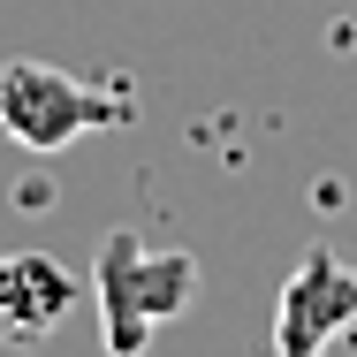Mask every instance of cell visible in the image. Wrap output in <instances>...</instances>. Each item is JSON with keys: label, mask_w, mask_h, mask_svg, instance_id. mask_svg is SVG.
I'll use <instances>...</instances> for the list:
<instances>
[{"label": "cell", "mask_w": 357, "mask_h": 357, "mask_svg": "<svg viewBox=\"0 0 357 357\" xmlns=\"http://www.w3.org/2000/svg\"><path fill=\"white\" fill-rule=\"evenodd\" d=\"M99 319H107V357H144L152 327H167L175 312H190L198 296V259L190 251H152L130 228H114L99 243Z\"/></svg>", "instance_id": "1"}, {"label": "cell", "mask_w": 357, "mask_h": 357, "mask_svg": "<svg viewBox=\"0 0 357 357\" xmlns=\"http://www.w3.org/2000/svg\"><path fill=\"white\" fill-rule=\"evenodd\" d=\"M137 107L122 91H91L54 61H8L0 69V130L23 144V152H61L84 130H107V122H130Z\"/></svg>", "instance_id": "2"}, {"label": "cell", "mask_w": 357, "mask_h": 357, "mask_svg": "<svg viewBox=\"0 0 357 357\" xmlns=\"http://www.w3.org/2000/svg\"><path fill=\"white\" fill-rule=\"evenodd\" d=\"M357 319V266H342L327 243L296 259V274L274 296V357H327Z\"/></svg>", "instance_id": "3"}, {"label": "cell", "mask_w": 357, "mask_h": 357, "mask_svg": "<svg viewBox=\"0 0 357 357\" xmlns=\"http://www.w3.org/2000/svg\"><path fill=\"white\" fill-rule=\"evenodd\" d=\"M76 312V282L54 251H0V335L8 342H46Z\"/></svg>", "instance_id": "4"}]
</instances>
